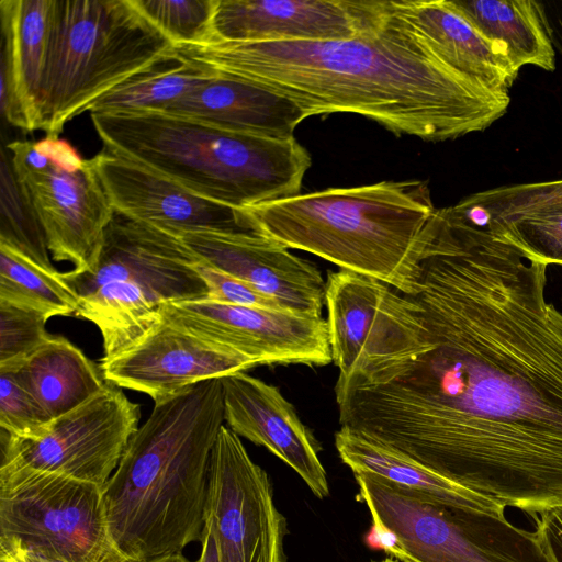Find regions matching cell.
Segmentation results:
<instances>
[{
	"label": "cell",
	"instance_id": "cell-27",
	"mask_svg": "<svg viewBox=\"0 0 562 562\" xmlns=\"http://www.w3.org/2000/svg\"><path fill=\"white\" fill-rule=\"evenodd\" d=\"M0 301L52 316L75 315L79 299L63 279L0 245Z\"/></svg>",
	"mask_w": 562,
	"mask_h": 562
},
{
	"label": "cell",
	"instance_id": "cell-12",
	"mask_svg": "<svg viewBox=\"0 0 562 562\" xmlns=\"http://www.w3.org/2000/svg\"><path fill=\"white\" fill-rule=\"evenodd\" d=\"M272 492L266 471L223 425L210 462L205 514L220 562H285L286 520Z\"/></svg>",
	"mask_w": 562,
	"mask_h": 562
},
{
	"label": "cell",
	"instance_id": "cell-14",
	"mask_svg": "<svg viewBox=\"0 0 562 562\" xmlns=\"http://www.w3.org/2000/svg\"><path fill=\"white\" fill-rule=\"evenodd\" d=\"M196 260L179 237L115 212L94 266L61 276L79 300L106 283L130 282L165 305L207 297Z\"/></svg>",
	"mask_w": 562,
	"mask_h": 562
},
{
	"label": "cell",
	"instance_id": "cell-34",
	"mask_svg": "<svg viewBox=\"0 0 562 562\" xmlns=\"http://www.w3.org/2000/svg\"><path fill=\"white\" fill-rule=\"evenodd\" d=\"M194 267L207 286V300L248 307L284 310L276 300L250 284L212 268L200 259Z\"/></svg>",
	"mask_w": 562,
	"mask_h": 562
},
{
	"label": "cell",
	"instance_id": "cell-25",
	"mask_svg": "<svg viewBox=\"0 0 562 562\" xmlns=\"http://www.w3.org/2000/svg\"><path fill=\"white\" fill-rule=\"evenodd\" d=\"M449 1L486 37L504 44L518 69L532 65L547 71L555 70V50L540 1Z\"/></svg>",
	"mask_w": 562,
	"mask_h": 562
},
{
	"label": "cell",
	"instance_id": "cell-6",
	"mask_svg": "<svg viewBox=\"0 0 562 562\" xmlns=\"http://www.w3.org/2000/svg\"><path fill=\"white\" fill-rule=\"evenodd\" d=\"M132 0H53L41 128L65 124L173 48Z\"/></svg>",
	"mask_w": 562,
	"mask_h": 562
},
{
	"label": "cell",
	"instance_id": "cell-8",
	"mask_svg": "<svg viewBox=\"0 0 562 562\" xmlns=\"http://www.w3.org/2000/svg\"><path fill=\"white\" fill-rule=\"evenodd\" d=\"M0 538L65 562H126L114 546L102 486L0 467Z\"/></svg>",
	"mask_w": 562,
	"mask_h": 562
},
{
	"label": "cell",
	"instance_id": "cell-40",
	"mask_svg": "<svg viewBox=\"0 0 562 562\" xmlns=\"http://www.w3.org/2000/svg\"><path fill=\"white\" fill-rule=\"evenodd\" d=\"M126 562H139V561H126ZM143 562H190V561L181 553H177V554L166 555V557H161V558H157V559H153V560H148V561H143Z\"/></svg>",
	"mask_w": 562,
	"mask_h": 562
},
{
	"label": "cell",
	"instance_id": "cell-32",
	"mask_svg": "<svg viewBox=\"0 0 562 562\" xmlns=\"http://www.w3.org/2000/svg\"><path fill=\"white\" fill-rule=\"evenodd\" d=\"M53 419L15 379L0 370V428L9 435L36 440L45 437Z\"/></svg>",
	"mask_w": 562,
	"mask_h": 562
},
{
	"label": "cell",
	"instance_id": "cell-7",
	"mask_svg": "<svg viewBox=\"0 0 562 562\" xmlns=\"http://www.w3.org/2000/svg\"><path fill=\"white\" fill-rule=\"evenodd\" d=\"M373 522L391 530L400 562H550L535 532L504 515L435 504L370 473H357Z\"/></svg>",
	"mask_w": 562,
	"mask_h": 562
},
{
	"label": "cell",
	"instance_id": "cell-1",
	"mask_svg": "<svg viewBox=\"0 0 562 562\" xmlns=\"http://www.w3.org/2000/svg\"><path fill=\"white\" fill-rule=\"evenodd\" d=\"M430 348L338 376L339 425L503 506L562 503V313L547 265L453 206L419 243Z\"/></svg>",
	"mask_w": 562,
	"mask_h": 562
},
{
	"label": "cell",
	"instance_id": "cell-10",
	"mask_svg": "<svg viewBox=\"0 0 562 562\" xmlns=\"http://www.w3.org/2000/svg\"><path fill=\"white\" fill-rule=\"evenodd\" d=\"M7 150L54 260L71 262L76 273L90 270L115 213L92 159L67 170L42 155L33 140H13Z\"/></svg>",
	"mask_w": 562,
	"mask_h": 562
},
{
	"label": "cell",
	"instance_id": "cell-39",
	"mask_svg": "<svg viewBox=\"0 0 562 562\" xmlns=\"http://www.w3.org/2000/svg\"><path fill=\"white\" fill-rule=\"evenodd\" d=\"M202 549L196 562H220L216 540L211 527L205 524L202 539Z\"/></svg>",
	"mask_w": 562,
	"mask_h": 562
},
{
	"label": "cell",
	"instance_id": "cell-31",
	"mask_svg": "<svg viewBox=\"0 0 562 562\" xmlns=\"http://www.w3.org/2000/svg\"><path fill=\"white\" fill-rule=\"evenodd\" d=\"M456 206L482 215L562 207V179L501 186L471 194Z\"/></svg>",
	"mask_w": 562,
	"mask_h": 562
},
{
	"label": "cell",
	"instance_id": "cell-38",
	"mask_svg": "<svg viewBox=\"0 0 562 562\" xmlns=\"http://www.w3.org/2000/svg\"><path fill=\"white\" fill-rule=\"evenodd\" d=\"M540 3L552 46L562 55V0H541Z\"/></svg>",
	"mask_w": 562,
	"mask_h": 562
},
{
	"label": "cell",
	"instance_id": "cell-28",
	"mask_svg": "<svg viewBox=\"0 0 562 562\" xmlns=\"http://www.w3.org/2000/svg\"><path fill=\"white\" fill-rule=\"evenodd\" d=\"M453 207L514 245L526 258L562 266V207L490 215Z\"/></svg>",
	"mask_w": 562,
	"mask_h": 562
},
{
	"label": "cell",
	"instance_id": "cell-24",
	"mask_svg": "<svg viewBox=\"0 0 562 562\" xmlns=\"http://www.w3.org/2000/svg\"><path fill=\"white\" fill-rule=\"evenodd\" d=\"M335 446L341 461L353 474L370 473L384 482L435 504L471 507L504 515L505 506L462 487L409 458L340 427Z\"/></svg>",
	"mask_w": 562,
	"mask_h": 562
},
{
	"label": "cell",
	"instance_id": "cell-11",
	"mask_svg": "<svg viewBox=\"0 0 562 562\" xmlns=\"http://www.w3.org/2000/svg\"><path fill=\"white\" fill-rule=\"evenodd\" d=\"M140 406L108 382L90 400L53 420L36 440L1 430L0 467L27 468L104 486L138 429Z\"/></svg>",
	"mask_w": 562,
	"mask_h": 562
},
{
	"label": "cell",
	"instance_id": "cell-33",
	"mask_svg": "<svg viewBox=\"0 0 562 562\" xmlns=\"http://www.w3.org/2000/svg\"><path fill=\"white\" fill-rule=\"evenodd\" d=\"M47 319L37 312L0 301V364L22 360L48 339Z\"/></svg>",
	"mask_w": 562,
	"mask_h": 562
},
{
	"label": "cell",
	"instance_id": "cell-29",
	"mask_svg": "<svg viewBox=\"0 0 562 562\" xmlns=\"http://www.w3.org/2000/svg\"><path fill=\"white\" fill-rule=\"evenodd\" d=\"M0 214V245L49 272H57L48 255L44 228L22 192L7 148L1 150Z\"/></svg>",
	"mask_w": 562,
	"mask_h": 562
},
{
	"label": "cell",
	"instance_id": "cell-18",
	"mask_svg": "<svg viewBox=\"0 0 562 562\" xmlns=\"http://www.w3.org/2000/svg\"><path fill=\"white\" fill-rule=\"evenodd\" d=\"M198 259L276 300L284 310L322 317L326 281L311 261L256 233H187Z\"/></svg>",
	"mask_w": 562,
	"mask_h": 562
},
{
	"label": "cell",
	"instance_id": "cell-20",
	"mask_svg": "<svg viewBox=\"0 0 562 562\" xmlns=\"http://www.w3.org/2000/svg\"><path fill=\"white\" fill-rule=\"evenodd\" d=\"M53 0H0V109L24 132L41 128Z\"/></svg>",
	"mask_w": 562,
	"mask_h": 562
},
{
	"label": "cell",
	"instance_id": "cell-19",
	"mask_svg": "<svg viewBox=\"0 0 562 562\" xmlns=\"http://www.w3.org/2000/svg\"><path fill=\"white\" fill-rule=\"evenodd\" d=\"M221 380L228 428L285 462L317 498L327 497L329 485L318 445L279 389L245 372Z\"/></svg>",
	"mask_w": 562,
	"mask_h": 562
},
{
	"label": "cell",
	"instance_id": "cell-26",
	"mask_svg": "<svg viewBox=\"0 0 562 562\" xmlns=\"http://www.w3.org/2000/svg\"><path fill=\"white\" fill-rule=\"evenodd\" d=\"M213 71L178 55L172 48L110 90L90 113L164 111L171 102L206 81Z\"/></svg>",
	"mask_w": 562,
	"mask_h": 562
},
{
	"label": "cell",
	"instance_id": "cell-22",
	"mask_svg": "<svg viewBox=\"0 0 562 562\" xmlns=\"http://www.w3.org/2000/svg\"><path fill=\"white\" fill-rule=\"evenodd\" d=\"M158 112L272 138L294 137L293 132L307 117L292 100L261 86L215 71L194 90Z\"/></svg>",
	"mask_w": 562,
	"mask_h": 562
},
{
	"label": "cell",
	"instance_id": "cell-16",
	"mask_svg": "<svg viewBox=\"0 0 562 562\" xmlns=\"http://www.w3.org/2000/svg\"><path fill=\"white\" fill-rule=\"evenodd\" d=\"M114 211L173 236L254 233L241 209L186 189L168 177L103 148L92 158Z\"/></svg>",
	"mask_w": 562,
	"mask_h": 562
},
{
	"label": "cell",
	"instance_id": "cell-9",
	"mask_svg": "<svg viewBox=\"0 0 562 562\" xmlns=\"http://www.w3.org/2000/svg\"><path fill=\"white\" fill-rule=\"evenodd\" d=\"M392 289L349 270L328 273L326 322L338 376L409 360L430 348L420 305Z\"/></svg>",
	"mask_w": 562,
	"mask_h": 562
},
{
	"label": "cell",
	"instance_id": "cell-2",
	"mask_svg": "<svg viewBox=\"0 0 562 562\" xmlns=\"http://www.w3.org/2000/svg\"><path fill=\"white\" fill-rule=\"evenodd\" d=\"M181 57L295 102L306 116L353 113L426 142L481 132L508 109L440 59L387 0L383 21L347 40L177 46Z\"/></svg>",
	"mask_w": 562,
	"mask_h": 562
},
{
	"label": "cell",
	"instance_id": "cell-23",
	"mask_svg": "<svg viewBox=\"0 0 562 562\" xmlns=\"http://www.w3.org/2000/svg\"><path fill=\"white\" fill-rule=\"evenodd\" d=\"M10 371L54 420L94 396L106 383L100 367L61 336H53Z\"/></svg>",
	"mask_w": 562,
	"mask_h": 562
},
{
	"label": "cell",
	"instance_id": "cell-5",
	"mask_svg": "<svg viewBox=\"0 0 562 562\" xmlns=\"http://www.w3.org/2000/svg\"><path fill=\"white\" fill-rule=\"evenodd\" d=\"M90 117L105 149L235 209L300 194L312 164L295 137L254 135L158 111Z\"/></svg>",
	"mask_w": 562,
	"mask_h": 562
},
{
	"label": "cell",
	"instance_id": "cell-36",
	"mask_svg": "<svg viewBox=\"0 0 562 562\" xmlns=\"http://www.w3.org/2000/svg\"><path fill=\"white\" fill-rule=\"evenodd\" d=\"M35 148L55 165L67 170H77L86 161L67 140L60 139L59 136H46L35 142Z\"/></svg>",
	"mask_w": 562,
	"mask_h": 562
},
{
	"label": "cell",
	"instance_id": "cell-30",
	"mask_svg": "<svg viewBox=\"0 0 562 562\" xmlns=\"http://www.w3.org/2000/svg\"><path fill=\"white\" fill-rule=\"evenodd\" d=\"M177 46L204 45L214 41L212 21L216 0H132Z\"/></svg>",
	"mask_w": 562,
	"mask_h": 562
},
{
	"label": "cell",
	"instance_id": "cell-41",
	"mask_svg": "<svg viewBox=\"0 0 562 562\" xmlns=\"http://www.w3.org/2000/svg\"><path fill=\"white\" fill-rule=\"evenodd\" d=\"M378 562H400V561L394 560V559H392V558H387V559H384V560H382V561H378Z\"/></svg>",
	"mask_w": 562,
	"mask_h": 562
},
{
	"label": "cell",
	"instance_id": "cell-37",
	"mask_svg": "<svg viewBox=\"0 0 562 562\" xmlns=\"http://www.w3.org/2000/svg\"><path fill=\"white\" fill-rule=\"evenodd\" d=\"M0 562H65L26 548L14 539L0 538Z\"/></svg>",
	"mask_w": 562,
	"mask_h": 562
},
{
	"label": "cell",
	"instance_id": "cell-13",
	"mask_svg": "<svg viewBox=\"0 0 562 562\" xmlns=\"http://www.w3.org/2000/svg\"><path fill=\"white\" fill-rule=\"evenodd\" d=\"M160 313L171 323L239 352L258 366L333 362L328 326L323 316L207 299L165 304Z\"/></svg>",
	"mask_w": 562,
	"mask_h": 562
},
{
	"label": "cell",
	"instance_id": "cell-4",
	"mask_svg": "<svg viewBox=\"0 0 562 562\" xmlns=\"http://www.w3.org/2000/svg\"><path fill=\"white\" fill-rule=\"evenodd\" d=\"M254 233L413 295L422 233L435 212L425 181L330 188L241 209Z\"/></svg>",
	"mask_w": 562,
	"mask_h": 562
},
{
	"label": "cell",
	"instance_id": "cell-35",
	"mask_svg": "<svg viewBox=\"0 0 562 562\" xmlns=\"http://www.w3.org/2000/svg\"><path fill=\"white\" fill-rule=\"evenodd\" d=\"M535 536L550 562H562V503L533 515Z\"/></svg>",
	"mask_w": 562,
	"mask_h": 562
},
{
	"label": "cell",
	"instance_id": "cell-17",
	"mask_svg": "<svg viewBox=\"0 0 562 562\" xmlns=\"http://www.w3.org/2000/svg\"><path fill=\"white\" fill-rule=\"evenodd\" d=\"M386 7L387 0H216L213 42L352 38L378 26Z\"/></svg>",
	"mask_w": 562,
	"mask_h": 562
},
{
	"label": "cell",
	"instance_id": "cell-15",
	"mask_svg": "<svg viewBox=\"0 0 562 562\" xmlns=\"http://www.w3.org/2000/svg\"><path fill=\"white\" fill-rule=\"evenodd\" d=\"M257 366L252 359L178 326L162 315L134 345L99 362L105 381L147 394L154 403L200 382Z\"/></svg>",
	"mask_w": 562,
	"mask_h": 562
},
{
	"label": "cell",
	"instance_id": "cell-3",
	"mask_svg": "<svg viewBox=\"0 0 562 562\" xmlns=\"http://www.w3.org/2000/svg\"><path fill=\"white\" fill-rule=\"evenodd\" d=\"M221 379L154 403L102 487L112 541L126 561L201 541L212 451L224 422Z\"/></svg>",
	"mask_w": 562,
	"mask_h": 562
},
{
	"label": "cell",
	"instance_id": "cell-21",
	"mask_svg": "<svg viewBox=\"0 0 562 562\" xmlns=\"http://www.w3.org/2000/svg\"><path fill=\"white\" fill-rule=\"evenodd\" d=\"M392 5L448 66L495 91L509 93L520 69L506 46L481 33L449 0H392Z\"/></svg>",
	"mask_w": 562,
	"mask_h": 562
}]
</instances>
